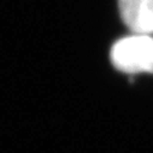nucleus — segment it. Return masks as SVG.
<instances>
[{"instance_id":"nucleus-1","label":"nucleus","mask_w":153,"mask_h":153,"mask_svg":"<svg viewBox=\"0 0 153 153\" xmlns=\"http://www.w3.org/2000/svg\"><path fill=\"white\" fill-rule=\"evenodd\" d=\"M111 62L117 70L135 74H153V36L133 33L111 48Z\"/></svg>"},{"instance_id":"nucleus-2","label":"nucleus","mask_w":153,"mask_h":153,"mask_svg":"<svg viewBox=\"0 0 153 153\" xmlns=\"http://www.w3.org/2000/svg\"><path fill=\"white\" fill-rule=\"evenodd\" d=\"M124 24L137 34H153V0H118Z\"/></svg>"}]
</instances>
